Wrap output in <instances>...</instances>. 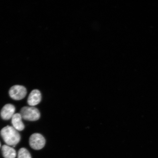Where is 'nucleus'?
Returning a JSON list of instances; mask_svg holds the SVG:
<instances>
[{"mask_svg":"<svg viewBox=\"0 0 158 158\" xmlns=\"http://www.w3.org/2000/svg\"><path fill=\"white\" fill-rule=\"evenodd\" d=\"M0 134L5 143L9 146L15 147L20 141V134L13 126H7L3 128Z\"/></svg>","mask_w":158,"mask_h":158,"instance_id":"1","label":"nucleus"},{"mask_svg":"<svg viewBox=\"0 0 158 158\" xmlns=\"http://www.w3.org/2000/svg\"><path fill=\"white\" fill-rule=\"evenodd\" d=\"M20 114L23 119L30 121H35L40 117V113L36 108L24 106L21 109Z\"/></svg>","mask_w":158,"mask_h":158,"instance_id":"2","label":"nucleus"},{"mask_svg":"<svg viewBox=\"0 0 158 158\" xmlns=\"http://www.w3.org/2000/svg\"><path fill=\"white\" fill-rule=\"evenodd\" d=\"M29 145L31 148L35 150L42 149L44 147L45 144V138L41 134L34 133L30 137Z\"/></svg>","mask_w":158,"mask_h":158,"instance_id":"3","label":"nucleus"},{"mask_svg":"<svg viewBox=\"0 0 158 158\" xmlns=\"http://www.w3.org/2000/svg\"><path fill=\"white\" fill-rule=\"evenodd\" d=\"M27 94V89L25 87L19 85L11 87L9 91L10 97L15 100L23 99L26 96Z\"/></svg>","mask_w":158,"mask_h":158,"instance_id":"4","label":"nucleus"},{"mask_svg":"<svg viewBox=\"0 0 158 158\" xmlns=\"http://www.w3.org/2000/svg\"><path fill=\"white\" fill-rule=\"evenodd\" d=\"M15 108L13 105L10 104L5 105L2 108L1 116L4 120H8L13 117L15 114Z\"/></svg>","mask_w":158,"mask_h":158,"instance_id":"5","label":"nucleus"},{"mask_svg":"<svg viewBox=\"0 0 158 158\" xmlns=\"http://www.w3.org/2000/svg\"><path fill=\"white\" fill-rule=\"evenodd\" d=\"M41 94L40 91L37 89L31 91L27 98V102L29 105L31 106L38 104L41 101Z\"/></svg>","mask_w":158,"mask_h":158,"instance_id":"6","label":"nucleus"},{"mask_svg":"<svg viewBox=\"0 0 158 158\" xmlns=\"http://www.w3.org/2000/svg\"><path fill=\"white\" fill-rule=\"evenodd\" d=\"M11 124L13 127L17 131H21L24 130L25 125L22 121V117L20 113L15 114L11 118Z\"/></svg>","mask_w":158,"mask_h":158,"instance_id":"7","label":"nucleus"},{"mask_svg":"<svg viewBox=\"0 0 158 158\" xmlns=\"http://www.w3.org/2000/svg\"><path fill=\"white\" fill-rule=\"evenodd\" d=\"M2 152L5 158H15L17 153L13 148L7 145H3L2 147Z\"/></svg>","mask_w":158,"mask_h":158,"instance_id":"8","label":"nucleus"},{"mask_svg":"<svg viewBox=\"0 0 158 158\" xmlns=\"http://www.w3.org/2000/svg\"><path fill=\"white\" fill-rule=\"evenodd\" d=\"M17 158H31L30 153L25 148H21L19 150Z\"/></svg>","mask_w":158,"mask_h":158,"instance_id":"9","label":"nucleus"},{"mask_svg":"<svg viewBox=\"0 0 158 158\" xmlns=\"http://www.w3.org/2000/svg\"><path fill=\"white\" fill-rule=\"evenodd\" d=\"M1 147V143H0V147Z\"/></svg>","mask_w":158,"mask_h":158,"instance_id":"10","label":"nucleus"}]
</instances>
